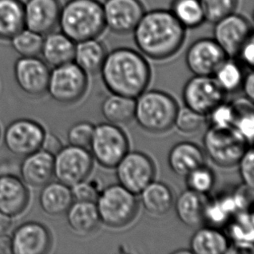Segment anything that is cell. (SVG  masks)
<instances>
[{
    "instance_id": "6da1fadb",
    "label": "cell",
    "mask_w": 254,
    "mask_h": 254,
    "mask_svg": "<svg viewBox=\"0 0 254 254\" xmlns=\"http://www.w3.org/2000/svg\"><path fill=\"white\" fill-rule=\"evenodd\" d=\"M186 30L170 10L155 9L145 11L133 31L134 41L144 57L157 61L166 60L182 49Z\"/></svg>"
},
{
    "instance_id": "7a4b0ae2",
    "label": "cell",
    "mask_w": 254,
    "mask_h": 254,
    "mask_svg": "<svg viewBox=\"0 0 254 254\" xmlns=\"http://www.w3.org/2000/svg\"><path fill=\"white\" fill-rule=\"evenodd\" d=\"M100 73L110 92L134 99L144 92L151 80L146 57L127 47L108 52Z\"/></svg>"
},
{
    "instance_id": "3957f363",
    "label": "cell",
    "mask_w": 254,
    "mask_h": 254,
    "mask_svg": "<svg viewBox=\"0 0 254 254\" xmlns=\"http://www.w3.org/2000/svg\"><path fill=\"white\" fill-rule=\"evenodd\" d=\"M60 31L75 43L98 38L106 29L103 3L98 0H69L62 5Z\"/></svg>"
},
{
    "instance_id": "277c9868",
    "label": "cell",
    "mask_w": 254,
    "mask_h": 254,
    "mask_svg": "<svg viewBox=\"0 0 254 254\" xmlns=\"http://www.w3.org/2000/svg\"><path fill=\"white\" fill-rule=\"evenodd\" d=\"M178 109V103L168 93L145 90L135 98L134 119L144 130L161 134L174 126Z\"/></svg>"
},
{
    "instance_id": "5b68a950",
    "label": "cell",
    "mask_w": 254,
    "mask_h": 254,
    "mask_svg": "<svg viewBox=\"0 0 254 254\" xmlns=\"http://www.w3.org/2000/svg\"><path fill=\"white\" fill-rule=\"evenodd\" d=\"M96 206L101 223L115 229L124 228L137 216L136 196L120 184H112L99 192Z\"/></svg>"
},
{
    "instance_id": "8992f818",
    "label": "cell",
    "mask_w": 254,
    "mask_h": 254,
    "mask_svg": "<svg viewBox=\"0 0 254 254\" xmlns=\"http://www.w3.org/2000/svg\"><path fill=\"white\" fill-rule=\"evenodd\" d=\"M203 144L206 155L221 168L238 165L249 145L234 126L212 125L204 134Z\"/></svg>"
},
{
    "instance_id": "52a82bcc",
    "label": "cell",
    "mask_w": 254,
    "mask_h": 254,
    "mask_svg": "<svg viewBox=\"0 0 254 254\" xmlns=\"http://www.w3.org/2000/svg\"><path fill=\"white\" fill-rule=\"evenodd\" d=\"M89 149L100 166L115 169L129 151V141L118 125L104 123L95 126Z\"/></svg>"
},
{
    "instance_id": "ba28073f",
    "label": "cell",
    "mask_w": 254,
    "mask_h": 254,
    "mask_svg": "<svg viewBox=\"0 0 254 254\" xmlns=\"http://www.w3.org/2000/svg\"><path fill=\"white\" fill-rule=\"evenodd\" d=\"M88 84V75L75 63L70 62L51 70L47 92L58 103L72 104L84 96Z\"/></svg>"
},
{
    "instance_id": "9c48e42d",
    "label": "cell",
    "mask_w": 254,
    "mask_h": 254,
    "mask_svg": "<svg viewBox=\"0 0 254 254\" xmlns=\"http://www.w3.org/2000/svg\"><path fill=\"white\" fill-rule=\"evenodd\" d=\"M115 169L119 184L135 195L155 180V163L142 152H127Z\"/></svg>"
},
{
    "instance_id": "30bf717a",
    "label": "cell",
    "mask_w": 254,
    "mask_h": 254,
    "mask_svg": "<svg viewBox=\"0 0 254 254\" xmlns=\"http://www.w3.org/2000/svg\"><path fill=\"white\" fill-rule=\"evenodd\" d=\"M93 165L94 158L89 149L69 145L54 156V176L70 188L88 178Z\"/></svg>"
},
{
    "instance_id": "8fae6325",
    "label": "cell",
    "mask_w": 254,
    "mask_h": 254,
    "mask_svg": "<svg viewBox=\"0 0 254 254\" xmlns=\"http://www.w3.org/2000/svg\"><path fill=\"white\" fill-rule=\"evenodd\" d=\"M225 94L213 76L194 75L186 83L182 98L185 106L207 116L215 107L223 103Z\"/></svg>"
},
{
    "instance_id": "7c38bea8",
    "label": "cell",
    "mask_w": 254,
    "mask_h": 254,
    "mask_svg": "<svg viewBox=\"0 0 254 254\" xmlns=\"http://www.w3.org/2000/svg\"><path fill=\"white\" fill-rule=\"evenodd\" d=\"M45 128L30 119H17L7 126L3 133V143L13 155L24 157L41 149Z\"/></svg>"
},
{
    "instance_id": "4fadbf2b",
    "label": "cell",
    "mask_w": 254,
    "mask_h": 254,
    "mask_svg": "<svg viewBox=\"0 0 254 254\" xmlns=\"http://www.w3.org/2000/svg\"><path fill=\"white\" fill-rule=\"evenodd\" d=\"M213 24V39L231 59L236 58L241 46L254 36L250 21L241 14L233 12Z\"/></svg>"
},
{
    "instance_id": "5bb4252c",
    "label": "cell",
    "mask_w": 254,
    "mask_h": 254,
    "mask_svg": "<svg viewBox=\"0 0 254 254\" xmlns=\"http://www.w3.org/2000/svg\"><path fill=\"white\" fill-rule=\"evenodd\" d=\"M103 10L106 28L119 35L133 33L145 13L141 0H105Z\"/></svg>"
},
{
    "instance_id": "9a60e30c",
    "label": "cell",
    "mask_w": 254,
    "mask_h": 254,
    "mask_svg": "<svg viewBox=\"0 0 254 254\" xmlns=\"http://www.w3.org/2000/svg\"><path fill=\"white\" fill-rule=\"evenodd\" d=\"M227 58L213 38H199L188 49L186 64L195 76H213Z\"/></svg>"
},
{
    "instance_id": "2e32d148",
    "label": "cell",
    "mask_w": 254,
    "mask_h": 254,
    "mask_svg": "<svg viewBox=\"0 0 254 254\" xmlns=\"http://www.w3.org/2000/svg\"><path fill=\"white\" fill-rule=\"evenodd\" d=\"M51 70L38 57H21L14 64V77L19 89L26 95L38 97L48 89Z\"/></svg>"
},
{
    "instance_id": "e0dca14e",
    "label": "cell",
    "mask_w": 254,
    "mask_h": 254,
    "mask_svg": "<svg viewBox=\"0 0 254 254\" xmlns=\"http://www.w3.org/2000/svg\"><path fill=\"white\" fill-rule=\"evenodd\" d=\"M14 254H45L52 247V235L45 225L37 221L21 224L11 236Z\"/></svg>"
},
{
    "instance_id": "ac0fdd59",
    "label": "cell",
    "mask_w": 254,
    "mask_h": 254,
    "mask_svg": "<svg viewBox=\"0 0 254 254\" xmlns=\"http://www.w3.org/2000/svg\"><path fill=\"white\" fill-rule=\"evenodd\" d=\"M60 0H26L24 3V26L39 34H48L59 26Z\"/></svg>"
},
{
    "instance_id": "d6986e66",
    "label": "cell",
    "mask_w": 254,
    "mask_h": 254,
    "mask_svg": "<svg viewBox=\"0 0 254 254\" xmlns=\"http://www.w3.org/2000/svg\"><path fill=\"white\" fill-rule=\"evenodd\" d=\"M22 181L33 188H42L54 176V156L43 149L24 156L20 166Z\"/></svg>"
},
{
    "instance_id": "ffe728a7",
    "label": "cell",
    "mask_w": 254,
    "mask_h": 254,
    "mask_svg": "<svg viewBox=\"0 0 254 254\" xmlns=\"http://www.w3.org/2000/svg\"><path fill=\"white\" fill-rule=\"evenodd\" d=\"M28 203L29 192L24 182L15 175H0V211L10 217L17 216Z\"/></svg>"
},
{
    "instance_id": "44dd1931",
    "label": "cell",
    "mask_w": 254,
    "mask_h": 254,
    "mask_svg": "<svg viewBox=\"0 0 254 254\" xmlns=\"http://www.w3.org/2000/svg\"><path fill=\"white\" fill-rule=\"evenodd\" d=\"M76 43L62 31H52L44 36L43 60L52 68L73 62Z\"/></svg>"
},
{
    "instance_id": "7402d4cb",
    "label": "cell",
    "mask_w": 254,
    "mask_h": 254,
    "mask_svg": "<svg viewBox=\"0 0 254 254\" xmlns=\"http://www.w3.org/2000/svg\"><path fill=\"white\" fill-rule=\"evenodd\" d=\"M169 166L172 171L185 177L190 172L205 164V153L191 141H182L169 151Z\"/></svg>"
},
{
    "instance_id": "603a6c76",
    "label": "cell",
    "mask_w": 254,
    "mask_h": 254,
    "mask_svg": "<svg viewBox=\"0 0 254 254\" xmlns=\"http://www.w3.org/2000/svg\"><path fill=\"white\" fill-rule=\"evenodd\" d=\"M42 188L39 204L42 210L48 215L64 214L74 202L70 188L62 182H50Z\"/></svg>"
},
{
    "instance_id": "cb8c5ba5",
    "label": "cell",
    "mask_w": 254,
    "mask_h": 254,
    "mask_svg": "<svg viewBox=\"0 0 254 254\" xmlns=\"http://www.w3.org/2000/svg\"><path fill=\"white\" fill-rule=\"evenodd\" d=\"M108 54L103 42L97 38L76 43L73 62L89 76L100 72Z\"/></svg>"
},
{
    "instance_id": "d4e9b609",
    "label": "cell",
    "mask_w": 254,
    "mask_h": 254,
    "mask_svg": "<svg viewBox=\"0 0 254 254\" xmlns=\"http://www.w3.org/2000/svg\"><path fill=\"white\" fill-rule=\"evenodd\" d=\"M206 200L204 194L185 190L175 201V212L179 220L189 227H198L204 222Z\"/></svg>"
},
{
    "instance_id": "484cf974",
    "label": "cell",
    "mask_w": 254,
    "mask_h": 254,
    "mask_svg": "<svg viewBox=\"0 0 254 254\" xmlns=\"http://www.w3.org/2000/svg\"><path fill=\"white\" fill-rule=\"evenodd\" d=\"M66 214L69 227L79 235L92 234L101 223L96 202L74 201Z\"/></svg>"
},
{
    "instance_id": "4316f807",
    "label": "cell",
    "mask_w": 254,
    "mask_h": 254,
    "mask_svg": "<svg viewBox=\"0 0 254 254\" xmlns=\"http://www.w3.org/2000/svg\"><path fill=\"white\" fill-rule=\"evenodd\" d=\"M230 248L227 234L218 227L199 228L190 241V252L195 254H223Z\"/></svg>"
},
{
    "instance_id": "83f0119b",
    "label": "cell",
    "mask_w": 254,
    "mask_h": 254,
    "mask_svg": "<svg viewBox=\"0 0 254 254\" xmlns=\"http://www.w3.org/2000/svg\"><path fill=\"white\" fill-rule=\"evenodd\" d=\"M140 195L145 210L154 216L165 215L174 204L172 190L163 182L153 181L141 191Z\"/></svg>"
},
{
    "instance_id": "f1b7e54d",
    "label": "cell",
    "mask_w": 254,
    "mask_h": 254,
    "mask_svg": "<svg viewBox=\"0 0 254 254\" xmlns=\"http://www.w3.org/2000/svg\"><path fill=\"white\" fill-rule=\"evenodd\" d=\"M24 27V2L0 0V40L10 41Z\"/></svg>"
},
{
    "instance_id": "f546056e",
    "label": "cell",
    "mask_w": 254,
    "mask_h": 254,
    "mask_svg": "<svg viewBox=\"0 0 254 254\" xmlns=\"http://www.w3.org/2000/svg\"><path fill=\"white\" fill-rule=\"evenodd\" d=\"M135 99L111 93L104 99L101 112L107 123L116 124H126L134 118Z\"/></svg>"
},
{
    "instance_id": "4dcf8cb0",
    "label": "cell",
    "mask_w": 254,
    "mask_h": 254,
    "mask_svg": "<svg viewBox=\"0 0 254 254\" xmlns=\"http://www.w3.org/2000/svg\"><path fill=\"white\" fill-rule=\"evenodd\" d=\"M172 14L186 29H193L206 22L199 0H172Z\"/></svg>"
},
{
    "instance_id": "1f68e13d",
    "label": "cell",
    "mask_w": 254,
    "mask_h": 254,
    "mask_svg": "<svg viewBox=\"0 0 254 254\" xmlns=\"http://www.w3.org/2000/svg\"><path fill=\"white\" fill-rule=\"evenodd\" d=\"M228 226V236L241 248L253 249L254 217L253 213L242 211L232 217Z\"/></svg>"
},
{
    "instance_id": "d6a6232c",
    "label": "cell",
    "mask_w": 254,
    "mask_h": 254,
    "mask_svg": "<svg viewBox=\"0 0 254 254\" xmlns=\"http://www.w3.org/2000/svg\"><path fill=\"white\" fill-rule=\"evenodd\" d=\"M44 36L24 27L10 38V45L20 57H38L41 53Z\"/></svg>"
},
{
    "instance_id": "836d02e7",
    "label": "cell",
    "mask_w": 254,
    "mask_h": 254,
    "mask_svg": "<svg viewBox=\"0 0 254 254\" xmlns=\"http://www.w3.org/2000/svg\"><path fill=\"white\" fill-rule=\"evenodd\" d=\"M213 77L225 92H234L241 87L244 76L240 64L227 58L214 73Z\"/></svg>"
},
{
    "instance_id": "e575fe53",
    "label": "cell",
    "mask_w": 254,
    "mask_h": 254,
    "mask_svg": "<svg viewBox=\"0 0 254 254\" xmlns=\"http://www.w3.org/2000/svg\"><path fill=\"white\" fill-rule=\"evenodd\" d=\"M252 103L248 99V101H239L234 103L237 110V117L234 126L240 131L250 146L254 141V107Z\"/></svg>"
},
{
    "instance_id": "d590c367",
    "label": "cell",
    "mask_w": 254,
    "mask_h": 254,
    "mask_svg": "<svg viewBox=\"0 0 254 254\" xmlns=\"http://www.w3.org/2000/svg\"><path fill=\"white\" fill-rule=\"evenodd\" d=\"M206 116L184 106L179 108L174 126L183 134H192L199 130L206 124Z\"/></svg>"
},
{
    "instance_id": "8d00e7d4",
    "label": "cell",
    "mask_w": 254,
    "mask_h": 254,
    "mask_svg": "<svg viewBox=\"0 0 254 254\" xmlns=\"http://www.w3.org/2000/svg\"><path fill=\"white\" fill-rule=\"evenodd\" d=\"M185 177L188 189L204 195L213 189L215 182L214 173L205 164L190 172Z\"/></svg>"
},
{
    "instance_id": "74e56055",
    "label": "cell",
    "mask_w": 254,
    "mask_h": 254,
    "mask_svg": "<svg viewBox=\"0 0 254 254\" xmlns=\"http://www.w3.org/2000/svg\"><path fill=\"white\" fill-rule=\"evenodd\" d=\"M202 6L206 22H215L235 12L239 0H199Z\"/></svg>"
},
{
    "instance_id": "f35d334b",
    "label": "cell",
    "mask_w": 254,
    "mask_h": 254,
    "mask_svg": "<svg viewBox=\"0 0 254 254\" xmlns=\"http://www.w3.org/2000/svg\"><path fill=\"white\" fill-rule=\"evenodd\" d=\"M95 125L89 122H79L73 124L67 132V140L69 145L89 149Z\"/></svg>"
},
{
    "instance_id": "ab89813d",
    "label": "cell",
    "mask_w": 254,
    "mask_h": 254,
    "mask_svg": "<svg viewBox=\"0 0 254 254\" xmlns=\"http://www.w3.org/2000/svg\"><path fill=\"white\" fill-rule=\"evenodd\" d=\"M206 117H208L212 126H234L237 117V110L234 103L230 104L223 102L215 107Z\"/></svg>"
},
{
    "instance_id": "60d3db41",
    "label": "cell",
    "mask_w": 254,
    "mask_h": 254,
    "mask_svg": "<svg viewBox=\"0 0 254 254\" xmlns=\"http://www.w3.org/2000/svg\"><path fill=\"white\" fill-rule=\"evenodd\" d=\"M74 201L96 202L99 192L95 185L86 180L70 187Z\"/></svg>"
},
{
    "instance_id": "b9f144b4",
    "label": "cell",
    "mask_w": 254,
    "mask_h": 254,
    "mask_svg": "<svg viewBox=\"0 0 254 254\" xmlns=\"http://www.w3.org/2000/svg\"><path fill=\"white\" fill-rule=\"evenodd\" d=\"M254 150L253 148H249L238 163L240 167V175L245 185L253 189L254 185Z\"/></svg>"
},
{
    "instance_id": "7bdbcfd3",
    "label": "cell",
    "mask_w": 254,
    "mask_h": 254,
    "mask_svg": "<svg viewBox=\"0 0 254 254\" xmlns=\"http://www.w3.org/2000/svg\"><path fill=\"white\" fill-rule=\"evenodd\" d=\"M236 58H239L245 66L252 69L254 62V37L248 38L244 45L241 46Z\"/></svg>"
},
{
    "instance_id": "ee69618b",
    "label": "cell",
    "mask_w": 254,
    "mask_h": 254,
    "mask_svg": "<svg viewBox=\"0 0 254 254\" xmlns=\"http://www.w3.org/2000/svg\"><path fill=\"white\" fill-rule=\"evenodd\" d=\"M62 141L56 134L46 133L42 142L41 149L55 156L63 148Z\"/></svg>"
},
{
    "instance_id": "f6af8a7d",
    "label": "cell",
    "mask_w": 254,
    "mask_h": 254,
    "mask_svg": "<svg viewBox=\"0 0 254 254\" xmlns=\"http://www.w3.org/2000/svg\"><path fill=\"white\" fill-rule=\"evenodd\" d=\"M241 87L243 88L245 95L248 99L254 102V75L253 71L248 73L247 76H244Z\"/></svg>"
},
{
    "instance_id": "bcb514c9",
    "label": "cell",
    "mask_w": 254,
    "mask_h": 254,
    "mask_svg": "<svg viewBox=\"0 0 254 254\" xmlns=\"http://www.w3.org/2000/svg\"><path fill=\"white\" fill-rule=\"evenodd\" d=\"M13 254L11 237L6 234H0V254Z\"/></svg>"
},
{
    "instance_id": "7dc6e473",
    "label": "cell",
    "mask_w": 254,
    "mask_h": 254,
    "mask_svg": "<svg viewBox=\"0 0 254 254\" xmlns=\"http://www.w3.org/2000/svg\"><path fill=\"white\" fill-rule=\"evenodd\" d=\"M12 217L0 211V234H6L12 227Z\"/></svg>"
}]
</instances>
